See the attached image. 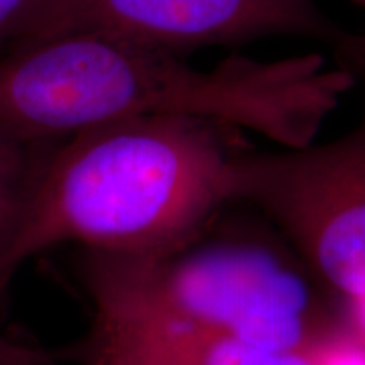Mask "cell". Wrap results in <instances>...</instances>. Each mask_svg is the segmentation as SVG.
Segmentation results:
<instances>
[{
    "label": "cell",
    "mask_w": 365,
    "mask_h": 365,
    "mask_svg": "<svg viewBox=\"0 0 365 365\" xmlns=\"http://www.w3.org/2000/svg\"><path fill=\"white\" fill-rule=\"evenodd\" d=\"M227 207L168 249H80L75 276L93 312L85 339L223 336L309 355L349 331L340 301L279 232Z\"/></svg>",
    "instance_id": "cell-1"
},
{
    "label": "cell",
    "mask_w": 365,
    "mask_h": 365,
    "mask_svg": "<svg viewBox=\"0 0 365 365\" xmlns=\"http://www.w3.org/2000/svg\"><path fill=\"white\" fill-rule=\"evenodd\" d=\"M237 127L185 115L112 122L63 140L4 269L61 244L143 254L188 239L225 208Z\"/></svg>",
    "instance_id": "cell-2"
},
{
    "label": "cell",
    "mask_w": 365,
    "mask_h": 365,
    "mask_svg": "<svg viewBox=\"0 0 365 365\" xmlns=\"http://www.w3.org/2000/svg\"><path fill=\"white\" fill-rule=\"evenodd\" d=\"M240 102L230 63L200 70L180 54L103 31L27 41L0 56V127L29 140H66L148 115L223 122Z\"/></svg>",
    "instance_id": "cell-3"
},
{
    "label": "cell",
    "mask_w": 365,
    "mask_h": 365,
    "mask_svg": "<svg viewBox=\"0 0 365 365\" xmlns=\"http://www.w3.org/2000/svg\"><path fill=\"white\" fill-rule=\"evenodd\" d=\"M227 198L266 218L333 298H365V113L331 143L239 148L228 161Z\"/></svg>",
    "instance_id": "cell-4"
},
{
    "label": "cell",
    "mask_w": 365,
    "mask_h": 365,
    "mask_svg": "<svg viewBox=\"0 0 365 365\" xmlns=\"http://www.w3.org/2000/svg\"><path fill=\"white\" fill-rule=\"evenodd\" d=\"M103 31L181 54L205 46L303 38L330 46L357 71L359 36L331 21L317 0H66L56 31Z\"/></svg>",
    "instance_id": "cell-5"
},
{
    "label": "cell",
    "mask_w": 365,
    "mask_h": 365,
    "mask_svg": "<svg viewBox=\"0 0 365 365\" xmlns=\"http://www.w3.org/2000/svg\"><path fill=\"white\" fill-rule=\"evenodd\" d=\"M58 355L75 365H313L308 355L223 336L140 341H93L81 336Z\"/></svg>",
    "instance_id": "cell-6"
},
{
    "label": "cell",
    "mask_w": 365,
    "mask_h": 365,
    "mask_svg": "<svg viewBox=\"0 0 365 365\" xmlns=\"http://www.w3.org/2000/svg\"><path fill=\"white\" fill-rule=\"evenodd\" d=\"M63 140H29L0 127V303L9 289L4 269L19 237L49 159Z\"/></svg>",
    "instance_id": "cell-7"
},
{
    "label": "cell",
    "mask_w": 365,
    "mask_h": 365,
    "mask_svg": "<svg viewBox=\"0 0 365 365\" xmlns=\"http://www.w3.org/2000/svg\"><path fill=\"white\" fill-rule=\"evenodd\" d=\"M66 0H0V56L14 46L51 36Z\"/></svg>",
    "instance_id": "cell-8"
},
{
    "label": "cell",
    "mask_w": 365,
    "mask_h": 365,
    "mask_svg": "<svg viewBox=\"0 0 365 365\" xmlns=\"http://www.w3.org/2000/svg\"><path fill=\"white\" fill-rule=\"evenodd\" d=\"M58 352L0 330V365H63Z\"/></svg>",
    "instance_id": "cell-9"
},
{
    "label": "cell",
    "mask_w": 365,
    "mask_h": 365,
    "mask_svg": "<svg viewBox=\"0 0 365 365\" xmlns=\"http://www.w3.org/2000/svg\"><path fill=\"white\" fill-rule=\"evenodd\" d=\"M308 357L313 365H365V341L349 330L313 350Z\"/></svg>",
    "instance_id": "cell-10"
},
{
    "label": "cell",
    "mask_w": 365,
    "mask_h": 365,
    "mask_svg": "<svg viewBox=\"0 0 365 365\" xmlns=\"http://www.w3.org/2000/svg\"><path fill=\"white\" fill-rule=\"evenodd\" d=\"M341 309H344L346 328L357 339L365 341V298L350 301V303H341Z\"/></svg>",
    "instance_id": "cell-11"
},
{
    "label": "cell",
    "mask_w": 365,
    "mask_h": 365,
    "mask_svg": "<svg viewBox=\"0 0 365 365\" xmlns=\"http://www.w3.org/2000/svg\"><path fill=\"white\" fill-rule=\"evenodd\" d=\"M359 11H362L365 16V0H350ZM357 70H365V33L359 36V61H357Z\"/></svg>",
    "instance_id": "cell-12"
}]
</instances>
